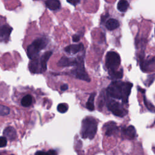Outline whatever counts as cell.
<instances>
[{"instance_id": "31", "label": "cell", "mask_w": 155, "mask_h": 155, "mask_svg": "<svg viewBox=\"0 0 155 155\" xmlns=\"http://www.w3.org/2000/svg\"><path fill=\"white\" fill-rule=\"evenodd\" d=\"M35 155H46V152L42 151H38L35 153Z\"/></svg>"}, {"instance_id": "9", "label": "cell", "mask_w": 155, "mask_h": 155, "mask_svg": "<svg viewBox=\"0 0 155 155\" xmlns=\"http://www.w3.org/2000/svg\"><path fill=\"white\" fill-rule=\"evenodd\" d=\"M52 52L51 51L46 52L42 55V57L40 58H39L41 73L45 72L46 70H47V63L49 58L52 56Z\"/></svg>"}, {"instance_id": "2", "label": "cell", "mask_w": 155, "mask_h": 155, "mask_svg": "<svg viewBox=\"0 0 155 155\" xmlns=\"http://www.w3.org/2000/svg\"><path fill=\"white\" fill-rule=\"evenodd\" d=\"M98 123L96 120L92 117L85 118L82 123L81 133L83 138L92 139L97 131Z\"/></svg>"}, {"instance_id": "10", "label": "cell", "mask_w": 155, "mask_h": 155, "mask_svg": "<svg viewBox=\"0 0 155 155\" xmlns=\"http://www.w3.org/2000/svg\"><path fill=\"white\" fill-rule=\"evenodd\" d=\"M12 31V28H11L9 26L4 25L0 27V41H7Z\"/></svg>"}, {"instance_id": "27", "label": "cell", "mask_w": 155, "mask_h": 155, "mask_svg": "<svg viewBox=\"0 0 155 155\" xmlns=\"http://www.w3.org/2000/svg\"><path fill=\"white\" fill-rule=\"evenodd\" d=\"M81 0H67V1L73 6H76L80 2Z\"/></svg>"}, {"instance_id": "15", "label": "cell", "mask_w": 155, "mask_h": 155, "mask_svg": "<svg viewBox=\"0 0 155 155\" xmlns=\"http://www.w3.org/2000/svg\"><path fill=\"white\" fill-rule=\"evenodd\" d=\"M46 5L47 8L52 10H56L61 7V3L59 0H46Z\"/></svg>"}, {"instance_id": "3", "label": "cell", "mask_w": 155, "mask_h": 155, "mask_svg": "<svg viewBox=\"0 0 155 155\" xmlns=\"http://www.w3.org/2000/svg\"><path fill=\"white\" fill-rule=\"evenodd\" d=\"M48 44V40L46 38H38L33 42L27 47V56L30 60H34L38 58L39 52L45 48Z\"/></svg>"}, {"instance_id": "33", "label": "cell", "mask_w": 155, "mask_h": 155, "mask_svg": "<svg viewBox=\"0 0 155 155\" xmlns=\"http://www.w3.org/2000/svg\"><path fill=\"white\" fill-rule=\"evenodd\" d=\"M138 90H139V92H141L142 93H145V92H146L145 89H143V88H141L139 87L138 88Z\"/></svg>"}, {"instance_id": "16", "label": "cell", "mask_w": 155, "mask_h": 155, "mask_svg": "<svg viewBox=\"0 0 155 155\" xmlns=\"http://www.w3.org/2000/svg\"><path fill=\"white\" fill-rule=\"evenodd\" d=\"M119 21L115 19H109L107 20L105 23V26L107 29L109 30H113L119 27Z\"/></svg>"}, {"instance_id": "22", "label": "cell", "mask_w": 155, "mask_h": 155, "mask_svg": "<svg viewBox=\"0 0 155 155\" xmlns=\"http://www.w3.org/2000/svg\"><path fill=\"white\" fill-rule=\"evenodd\" d=\"M68 109H69V106L67 104H65V103L60 104L57 107L58 111L61 113H65L67 111Z\"/></svg>"}, {"instance_id": "13", "label": "cell", "mask_w": 155, "mask_h": 155, "mask_svg": "<svg viewBox=\"0 0 155 155\" xmlns=\"http://www.w3.org/2000/svg\"><path fill=\"white\" fill-rule=\"evenodd\" d=\"M29 68L30 71L33 73H41L38 57L34 60H32V61L29 63Z\"/></svg>"}, {"instance_id": "29", "label": "cell", "mask_w": 155, "mask_h": 155, "mask_svg": "<svg viewBox=\"0 0 155 155\" xmlns=\"http://www.w3.org/2000/svg\"><path fill=\"white\" fill-rule=\"evenodd\" d=\"M46 155H57V152L54 150H50L46 152Z\"/></svg>"}, {"instance_id": "26", "label": "cell", "mask_w": 155, "mask_h": 155, "mask_svg": "<svg viewBox=\"0 0 155 155\" xmlns=\"http://www.w3.org/2000/svg\"><path fill=\"white\" fill-rule=\"evenodd\" d=\"M154 79H155V75H151L149 76L147 79V83L146 84V85L150 86L153 83Z\"/></svg>"}, {"instance_id": "19", "label": "cell", "mask_w": 155, "mask_h": 155, "mask_svg": "<svg viewBox=\"0 0 155 155\" xmlns=\"http://www.w3.org/2000/svg\"><path fill=\"white\" fill-rule=\"evenodd\" d=\"M128 6L129 3L127 0H119L117 5V8L120 12H126L128 8Z\"/></svg>"}, {"instance_id": "32", "label": "cell", "mask_w": 155, "mask_h": 155, "mask_svg": "<svg viewBox=\"0 0 155 155\" xmlns=\"http://www.w3.org/2000/svg\"><path fill=\"white\" fill-rule=\"evenodd\" d=\"M108 17V14H107L105 15L104 16H103L102 18H101V23H103V22H104L105 21V19Z\"/></svg>"}, {"instance_id": "21", "label": "cell", "mask_w": 155, "mask_h": 155, "mask_svg": "<svg viewBox=\"0 0 155 155\" xmlns=\"http://www.w3.org/2000/svg\"><path fill=\"white\" fill-rule=\"evenodd\" d=\"M32 103V96L30 95H27L23 98L21 100V105L23 107H27L31 105Z\"/></svg>"}, {"instance_id": "4", "label": "cell", "mask_w": 155, "mask_h": 155, "mask_svg": "<svg viewBox=\"0 0 155 155\" xmlns=\"http://www.w3.org/2000/svg\"><path fill=\"white\" fill-rule=\"evenodd\" d=\"M77 64L75 66V68L72 70V73L77 79H79L80 80H83L88 83L90 82L91 80L90 77L88 76L85 69L84 61L83 57H78L77 58Z\"/></svg>"}, {"instance_id": "25", "label": "cell", "mask_w": 155, "mask_h": 155, "mask_svg": "<svg viewBox=\"0 0 155 155\" xmlns=\"http://www.w3.org/2000/svg\"><path fill=\"white\" fill-rule=\"evenodd\" d=\"M7 144V141L5 137H0V148L6 147Z\"/></svg>"}, {"instance_id": "14", "label": "cell", "mask_w": 155, "mask_h": 155, "mask_svg": "<svg viewBox=\"0 0 155 155\" xmlns=\"http://www.w3.org/2000/svg\"><path fill=\"white\" fill-rule=\"evenodd\" d=\"M104 126L105 130V135L107 136L112 135L118 129L116 124L114 123V122H109V123L105 124Z\"/></svg>"}, {"instance_id": "23", "label": "cell", "mask_w": 155, "mask_h": 155, "mask_svg": "<svg viewBox=\"0 0 155 155\" xmlns=\"http://www.w3.org/2000/svg\"><path fill=\"white\" fill-rule=\"evenodd\" d=\"M10 113V109L9 107L0 105V116H6Z\"/></svg>"}, {"instance_id": "30", "label": "cell", "mask_w": 155, "mask_h": 155, "mask_svg": "<svg viewBox=\"0 0 155 155\" xmlns=\"http://www.w3.org/2000/svg\"><path fill=\"white\" fill-rule=\"evenodd\" d=\"M68 85L67 84H63L61 86V90L62 91H65V90H67L68 89Z\"/></svg>"}, {"instance_id": "28", "label": "cell", "mask_w": 155, "mask_h": 155, "mask_svg": "<svg viewBox=\"0 0 155 155\" xmlns=\"http://www.w3.org/2000/svg\"><path fill=\"white\" fill-rule=\"evenodd\" d=\"M81 36L80 35H74L72 37V40L73 42H78L80 39H81Z\"/></svg>"}, {"instance_id": "5", "label": "cell", "mask_w": 155, "mask_h": 155, "mask_svg": "<svg viewBox=\"0 0 155 155\" xmlns=\"http://www.w3.org/2000/svg\"><path fill=\"white\" fill-rule=\"evenodd\" d=\"M121 64L119 55L113 51H110L106 55L105 66L108 70H116Z\"/></svg>"}, {"instance_id": "8", "label": "cell", "mask_w": 155, "mask_h": 155, "mask_svg": "<svg viewBox=\"0 0 155 155\" xmlns=\"http://www.w3.org/2000/svg\"><path fill=\"white\" fill-rule=\"evenodd\" d=\"M78 62L77 58H67L65 57H62L58 62V66L61 67H70V66H76Z\"/></svg>"}, {"instance_id": "11", "label": "cell", "mask_w": 155, "mask_h": 155, "mask_svg": "<svg viewBox=\"0 0 155 155\" xmlns=\"http://www.w3.org/2000/svg\"><path fill=\"white\" fill-rule=\"evenodd\" d=\"M84 50V45L83 43H80L79 44H72L67 47H66L64 49L65 52H67L70 54H76L82 50Z\"/></svg>"}, {"instance_id": "6", "label": "cell", "mask_w": 155, "mask_h": 155, "mask_svg": "<svg viewBox=\"0 0 155 155\" xmlns=\"http://www.w3.org/2000/svg\"><path fill=\"white\" fill-rule=\"evenodd\" d=\"M139 61L141 69L144 72L151 71L155 67V57H150L146 60L144 52H142L139 55Z\"/></svg>"}, {"instance_id": "12", "label": "cell", "mask_w": 155, "mask_h": 155, "mask_svg": "<svg viewBox=\"0 0 155 155\" xmlns=\"http://www.w3.org/2000/svg\"><path fill=\"white\" fill-rule=\"evenodd\" d=\"M3 135L6 139H8L10 141H14L17 138V134L15 129L10 126L7 127L4 129Z\"/></svg>"}, {"instance_id": "7", "label": "cell", "mask_w": 155, "mask_h": 155, "mask_svg": "<svg viewBox=\"0 0 155 155\" xmlns=\"http://www.w3.org/2000/svg\"><path fill=\"white\" fill-rule=\"evenodd\" d=\"M107 107L110 111H111L113 115L117 116L124 117L127 115V110L115 101H109L107 103Z\"/></svg>"}, {"instance_id": "24", "label": "cell", "mask_w": 155, "mask_h": 155, "mask_svg": "<svg viewBox=\"0 0 155 155\" xmlns=\"http://www.w3.org/2000/svg\"><path fill=\"white\" fill-rule=\"evenodd\" d=\"M144 104H145L146 106L147 107V108L149 110H150V111H151V112H155V108H154V105H153L152 104H151V103L147 100L145 96H144Z\"/></svg>"}, {"instance_id": "18", "label": "cell", "mask_w": 155, "mask_h": 155, "mask_svg": "<svg viewBox=\"0 0 155 155\" xmlns=\"http://www.w3.org/2000/svg\"><path fill=\"white\" fill-rule=\"evenodd\" d=\"M109 76L110 78L113 80H120L123 77V70L121 69L119 71L117 70H108Z\"/></svg>"}, {"instance_id": "1", "label": "cell", "mask_w": 155, "mask_h": 155, "mask_svg": "<svg viewBox=\"0 0 155 155\" xmlns=\"http://www.w3.org/2000/svg\"><path fill=\"white\" fill-rule=\"evenodd\" d=\"M133 84L128 82L113 81L109 85L107 89L108 95L117 99H121L123 103L128 102Z\"/></svg>"}, {"instance_id": "17", "label": "cell", "mask_w": 155, "mask_h": 155, "mask_svg": "<svg viewBox=\"0 0 155 155\" xmlns=\"http://www.w3.org/2000/svg\"><path fill=\"white\" fill-rule=\"evenodd\" d=\"M123 132L124 135L129 139H133L135 138L136 136V130L135 128L132 126H128V127L124 128L123 129Z\"/></svg>"}, {"instance_id": "20", "label": "cell", "mask_w": 155, "mask_h": 155, "mask_svg": "<svg viewBox=\"0 0 155 155\" xmlns=\"http://www.w3.org/2000/svg\"><path fill=\"white\" fill-rule=\"evenodd\" d=\"M96 93H93L90 95L89 98H88V101L86 103V108L90 110V111H93L95 109V106H94V99L95 97Z\"/></svg>"}]
</instances>
